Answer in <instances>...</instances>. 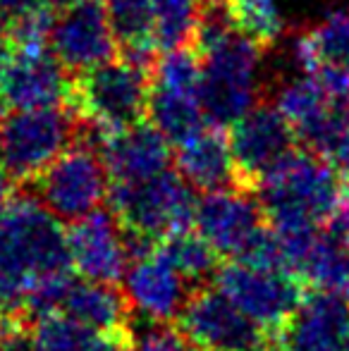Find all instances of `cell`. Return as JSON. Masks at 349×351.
Listing matches in <instances>:
<instances>
[{"mask_svg":"<svg viewBox=\"0 0 349 351\" xmlns=\"http://www.w3.org/2000/svg\"><path fill=\"white\" fill-rule=\"evenodd\" d=\"M191 48L201 65V103L208 125L232 127L261 103L263 48L234 32L220 0H208Z\"/></svg>","mask_w":349,"mask_h":351,"instance_id":"1","label":"cell"},{"mask_svg":"<svg viewBox=\"0 0 349 351\" xmlns=\"http://www.w3.org/2000/svg\"><path fill=\"white\" fill-rule=\"evenodd\" d=\"M70 270L60 220L27 191L0 206V313L22 315L24 294L34 282Z\"/></svg>","mask_w":349,"mask_h":351,"instance_id":"2","label":"cell"},{"mask_svg":"<svg viewBox=\"0 0 349 351\" xmlns=\"http://www.w3.org/2000/svg\"><path fill=\"white\" fill-rule=\"evenodd\" d=\"M342 191L345 182L337 167L309 148H294L254 184L265 220L280 232L328 225Z\"/></svg>","mask_w":349,"mask_h":351,"instance_id":"3","label":"cell"},{"mask_svg":"<svg viewBox=\"0 0 349 351\" xmlns=\"http://www.w3.org/2000/svg\"><path fill=\"white\" fill-rule=\"evenodd\" d=\"M194 225L220 258L282 268L278 237L252 186L206 194L199 201Z\"/></svg>","mask_w":349,"mask_h":351,"instance_id":"4","label":"cell"},{"mask_svg":"<svg viewBox=\"0 0 349 351\" xmlns=\"http://www.w3.org/2000/svg\"><path fill=\"white\" fill-rule=\"evenodd\" d=\"M151 67L130 58H112L72 77L70 108L98 134L127 130L144 122L149 110Z\"/></svg>","mask_w":349,"mask_h":351,"instance_id":"5","label":"cell"},{"mask_svg":"<svg viewBox=\"0 0 349 351\" xmlns=\"http://www.w3.org/2000/svg\"><path fill=\"white\" fill-rule=\"evenodd\" d=\"M84 125L70 106L10 110L0 117V167L24 186L82 139Z\"/></svg>","mask_w":349,"mask_h":351,"instance_id":"6","label":"cell"},{"mask_svg":"<svg viewBox=\"0 0 349 351\" xmlns=\"http://www.w3.org/2000/svg\"><path fill=\"white\" fill-rule=\"evenodd\" d=\"M56 220L77 222L103 206L110 194V175L96 143L82 136L36 180L22 186Z\"/></svg>","mask_w":349,"mask_h":351,"instance_id":"7","label":"cell"},{"mask_svg":"<svg viewBox=\"0 0 349 351\" xmlns=\"http://www.w3.org/2000/svg\"><path fill=\"white\" fill-rule=\"evenodd\" d=\"M194 186L180 172L165 170L160 175L132 184H110V208L125 230L160 241L194 225L196 201Z\"/></svg>","mask_w":349,"mask_h":351,"instance_id":"8","label":"cell"},{"mask_svg":"<svg viewBox=\"0 0 349 351\" xmlns=\"http://www.w3.org/2000/svg\"><path fill=\"white\" fill-rule=\"evenodd\" d=\"M149 122L170 143H182L206 127L201 103V65L191 46L160 53L151 65Z\"/></svg>","mask_w":349,"mask_h":351,"instance_id":"9","label":"cell"},{"mask_svg":"<svg viewBox=\"0 0 349 351\" xmlns=\"http://www.w3.org/2000/svg\"><path fill=\"white\" fill-rule=\"evenodd\" d=\"M215 287L268 332H278L302 304V282L275 265L230 261L218 268Z\"/></svg>","mask_w":349,"mask_h":351,"instance_id":"10","label":"cell"},{"mask_svg":"<svg viewBox=\"0 0 349 351\" xmlns=\"http://www.w3.org/2000/svg\"><path fill=\"white\" fill-rule=\"evenodd\" d=\"M177 320L180 332L201 351H275V337L215 285L194 289Z\"/></svg>","mask_w":349,"mask_h":351,"instance_id":"11","label":"cell"},{"mask_svg":"<svg viewBox=\"0 0 349 351\" xmlns=\"http://www.w3.org/2000/svg\"><path fill=\"white\" fill-rule=\"evenodd\" d=\"M48 48L72 77L117 58V41L103 0H80L56 12Z\"/></svg>","mask_w":349,"mask_h":351,"instance_id":"12","label":"cell"},{"mask_svg":"<svg viewBox=\"0 0 349 351\" xmlns=\"http://www.w3.org/2000/svg\"><path fill=\"white\" fill-rule=\"evenodd\" d=\"M72 270L80 278L117 285L125 280L134 261L130 232L110 208H98L91 215L72 222L67 230Z\"/></svg>","mask_w":349,"mask_h":351,"instance_id":"13","label":"cell"},{"mask_svg":"<svg viewBox=\"0 0 349 351\" xmlns=\"http://www.w3.org/2000/svg\"><path fill=\"white\" fill-rule=\"evenodd\" d=\"M72 74L48 46L12 48L0 67V101L10 110L70 106Z\"/></svg>","mask_w":349,"mask_h":351,"instance_id":"14","label":"cell"},{"mask_svg":"<svg viewBox=\"0 0 349 351\" xmlns=\"http://www.w3.org/2000/svg\"><path fill=\"white\" fill-rule=\"evenodd\" d=\"M125 296L132 313L149 323H173L180 318L194 287L160 254L158 244L136 256L125 273Z\"/></svg>","mask_w":349,"mask_h":351,"instance_id":"15","label":"cell"},{"mask_svg":"<svg viewBox=\"0 0 349 351\" xmlns=\"http://www.w3.org/2000/svg\"><path fill=\"white\" fill-rule=\"evenodd\" d=\"M294 141L297 134L275 103H258L242 120L234 122L230 127V146L242 184L254 189L270 167L294 151Z\"/></svg>","mask_w":349,"mask_h":351,"instance_id":"16","label":"cell"},{"mask_svg":"<svg viewBox=\"0 0 349 351\" xmlns=\"http://www.w3.org/2000/svg\"><path fill=\"white\" fill-rule=\"evenodd\" d=\"M275 351H349V299L316 289L304 294L275 332Z\"/></svg>","mask_w":349,"mask_h":351,"instance_id":"17","label":"cell"},{"mask_svg":"<svg viewBox=\"0 0 349 351\" xmlns=\"http://www.w3.org/2000/svg\"><path fill=\"white\" fill-rule=\"evenodd\" d=\"M86 139L96 143L101 151L110 184L144 182L170 170V141L154 125L139 122L110 134H98L86 127Z\"/></svg>","mask_w":349,"mask_h":351,"instance_id":"18","label":"cell"},{"mask_svg":"<svg viewBox=\"0 0 349 351\" xmlns=\"http://www.w3.org/2000/svg\"><path fill=\"white\" fill-rule=\"evenodd\" d=\"M294 58L333 98L349 101V12L333 10L294 38Z\"/></svg>","mask_w":349,"mask_h":351,"instance_id":"19","label":"cell"},{"mask_svg":"<svg viewBox=\"0 0 349 351\" xmlns=\"http://www.w3.org/2000/svg\"><path fill=\"white\" fill-rule=\"evenodd\" d=\"M347 103L349 101L333 98L309 74L285 82L275 96V108L289 122L297 139H302L309 146V151L313 153L321 151Z\"/></svg>","mask_w":349,"mask_h":351,"instance_id":"20","label":"cell"},{"mask_svg":"<svg viewBox=\"0 0 349 351\" xmlns=\"http://www.w3.org/2000/svg\"><path fill=\"white\" fill-rule=\"evenodd\" d=\"M175 162L177 172L196 191H204V194L244 186L239 180L230 136L223 134V127L206 125L189 139L177 143Z\"/></svg>","mask_w":349,"mask_h":351,"instance_id":"21","label":"cell"},{"mask_svg":"<svg viewBox=\"0 0 349 351\" xmlns=\"http://www.w3.org/2000/svg\"><path fill=\"white\" fill-rule=\"evenodd\" d=\"M60 315L84 325V328L96 330V332L122 339V342L134 323L130 301H127L125 291L117 289V285L84 278H72Z\"/></svg>","mask_w":349,"mask_h":351,"instance_id":"22","label":"cell"},{"mask_svg":"<svg viewBox=\"0 0 349 351\" xmlns=\"http://www.w3.org/2000/svg\"><path fill=\"white\" fill-rule=\"evenodd\" d=\"M117 48L125 58L151 67L158 56L156 17L151 0H103Z\"/></svg>","mask_w":349,"mask_h":351,"instance_id":"23","label":"cell"},{"mask_svg":"<svg viewBox=\"0 0 349 351\" xmlns=\"http://www.w3.org/2000/svg\"><path fill=\"white\" fill-rule=\"evenodd\" d=\"M34 351H120L122 339L96 332L65 315H48L32 325Z\"/></svg>","mask_w":349,"mask_h":351,"instance_id":"24","label":"cell"},{"mask_svg":"<svg viewBox=\"0 0 349 351\" xmlns=\"http://www.w3.org/2000/svg\"><path fill=\"white\" fill-rule=\"evenodd\" d=\"M158 249L194 289L210 285V278H215V273H218L220 256L199 232L191 234L189 230H184L170 234L158 241Z\"/></svg>","mask_w":349,"mask_h":351,"instance_id":"25","label":"cell"},{"mask_svg":"<svg viewBox=\"0 0 349 351\" xmlns=\"http://www.w3.org/2000/svg\"><path fill=\"white\" fill-rule=\"evenodd\" d=\"M220 5L234 32L247 36L263 51L285 34L280 0H220Z\"/></svg>","mask_w":349,"mask_h":351,"instance_id":"26","label":"cell"},{"mask_svg":"<svg viewBox=\"0 0 349 351\" xmlns=\"http://www.w3.org/2000/svg\"><path fill=\"white\" fill-rule=\"evenodd\" d=\"M156 17L158 51L168 53L191 46L208 0H151Z\"/></svg>","mask_w":349,"mask_h":351,"instance_id":"27","label":"cell"},{"mask_svg":"<svg viewBox=\"0 0 349 351\" xmlns=\"http://www.w3.org/2000/svg\"><path fill=\"white\" fill-rule=\"evenodd\" d=\"M125 344L132 351H201L180 330L170 328V323H149V320H139L136 325L132 323Z\"/></svg>","mask_w":349,"mask_h":351,"instance_id":"28","label":"cell"},{"mask_svg":"<svg viewBox=\"0 0 349 351\" xmlns=\"http://www.w3.org/2000/svg\"><path fill=\"white\" fill-rule=\"evenodd\" d=\"M0 351H34L32 323L24 315L0 313Z\"/></svg>","mask_w":349,"mask_h":351,"instance_id":"29","label":"cell"},{"mask_svg":"<svg viewBox=\"0 0 349 351\" xmlns=\"http://www.w3.org/2000/svg\"><path fill=\"white\" fill-rule=\"evenodd\" d=\"M10 53H12V36H10L8 24L0 19V67L10 58Z\"/></svg>","mask_w":349,"mask_h":351,"instance_id":"30","label":"cell"},{"mask_svg":"<svg viewBox=\"0 0 349 351\" xmlns=\"http://www.w3.org/2000/svg\"><path fill=\"white\" fill-rule=\"evenodd\" d=\"M14 186H17V184H14V180L3 170V167H0V206L8 204V201L12 199V196H14Z\"/></svg>","mask_w":349,"mask_h":351,"instance_id":"31","label":"cell"},{"mask_svg":"<svg viewBox=\"0 0 349 351\" xmlns=\"http://www.w3.org/2000/svg\"><path fill=\"white\" fill-rule=\"evenodd\" d=\"M56 3V8L60 10V8H67V5H75V3H80V0H53Z\"/></svg>","mask_w":349,"mask_h":351,"instance_id":"32","label":"cell"}]
</instances>
